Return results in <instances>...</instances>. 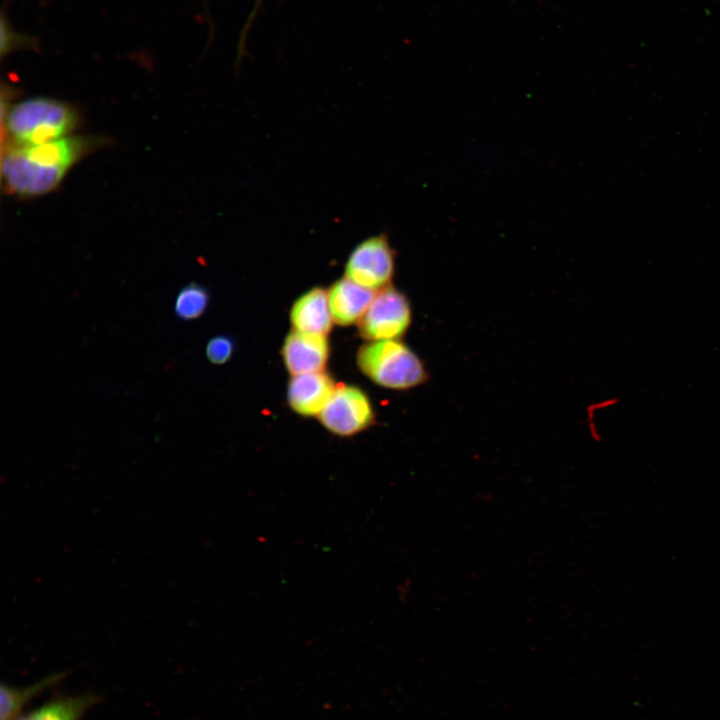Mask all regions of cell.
<instances>
[{"label":"cell","mask_w":720,"mask_h":720,"mask_svg":"<svg viewBox=\"0 0 720 720\" xmlns=\"http://www.w3.org/2000/svg\"><path fill=\"white\" fill-rule=\"evenodd\" d=\"M92 135H69L34 145H2L1 178L9 194L34 198L54 191L71 168L105 145Z\"/></svg>","instance_id":"obj_1"},{"label":"cell","mask_w":720,"mask_h":720,"mask_svg":"<svg viewBox=\"0 0 720 720\" xmlns=\"http://www.w3.org/2000/svg\"><path fill=\"white\" fill-rule=\"evenodd\" d=\"M2 131L7 144L34 145L69 135L80 121L77 109L65 101L36 96L2 110Z\"/></svg>","instance_id":"obj_2"},{"label":"cell","mask_w":720,"mask_h":720,"mask_svg":"<svg viewBox=\"0 0 720 720\" xmlns=\"http://www.w3.org/2000/svg\"><path fill=\"white\" fill-rule=\"evenodd\" d=\"M356 361L371 381L389 389H410L428 378L421 359L398 339L369 341L359 348Z\"/></svg>","instance_id":"obj_3"},{"label":"cell","mask_w":720,"mask_h":720,"mask_svg":"<svg viewBox=\"0 0 720 720\" xmlns=\"http://www.w3.org/2000/svg\"><path fill=\"white\" fill-rule=\"evenodd\" d=\"M412 319L406 296L393 286L378 290L358 322V331L367 341L393 340L405 334Z\"/></svg>","instance_id":"obj_4"},{"label":"cell","mask_w":720,"mask_h":720,"mask_svg":"<svg viewBox=\"0 0 720 720\" xmlns=\"http://www.w3.org/2000/svg\"><path fill=\"white\" fill-rule=\"evenodd\" d=\"M395 270V255L387 237L372 236L359 243L349 255L345 277L371 289L390 286Z\"/></svg>","instance_id":"obj_5"},{"label":"cell","mask_w":720,"mask_h":720,"mask_svg":"<svg viewBox=\"0 0 720 720\" xmlns=\"http://www.w3.org/2000/svg\"><path fill=\"white\" fill-rule=\"evenodd\" d=\"M375 414L366 393L356 386L338 384L319 421L331 433L349 437L374 423Z\"/></svg>","instance_id":"obj_6"},{"label":"cell","mask_w":720,"mask_h":720,"mask_svg":"<svg viewBox=\"0 0 720 720\" xmlns=\"http://www.w3.org/2000/svg\"><path fill=\"white\" fill-rule=\"evenodd\" d=\"M329 354L327 336L296 330L287 335L281 348L283 362L292 376L322 372Z\"/></svg>","instance_id":"obj_7"},{"label":"cell","mask_w":720,"mask_h":720,"mask_svg":"<svg viewBox=\"0 0 720 720\" xmlns=\"http://www.w3.org/2000/svg\"><path fill=\"white\" fill-rule=\"evenodd\" d=\"M337 385L333 378L323 371L294 375L288 384V404L301 416H319L332 398Z\"/></svg>","instance_id":"obj_8"},{"label":"cell","mask_w":720,"mask_h":720,"mask_svg":"<svg viewBox=\"0 0 720 720\" xmlns=\"http://www.w3.org/2000/svg\"><path fill=\"white\" fill-rule=\"evenodd\" d=\"M290 321L296 331L327 336L333 324L328 291L314 287L301 295L291 308Z\"/></svg>","instance_id":"obj_9"},{"label":"cell","mask_w":720,"mask_h":720,"mask_svg":"<svg viewBox=\"0 0 720 720\" xmlns=\"http://www.w3.org/2000/svg\"><path fill=\"white\" fill-rule=\"evenodd\" d=\"M375 293L347 277L334 282L328 290V299L333 321L341 326L359 322Z\"/></svg>","instance_id":"obj_10"},{"label":"cell","mask_w":720,"mask_h":720,"mask_svg":"<svg viewBox=\"0 0 720 720\" xmlns=\"http://www.w3.org/2000/svg\"><path fill=\"white\" fill-rule=\"evenodd\" d=\"M99 700L92 693L58 696L15 720H82Z\"/></svg>","instance_id":"obj_11"},{"label":"cell","mask_w":720,"mask_h":720,"mask_svg":"<svg viewBox=\"0 0 720 720\" xmlns=\"http://www.w3.org/2000/svg\"><path fill=\"white\" fill-rule=\"evenodd\" d=\"M67 676L66 671H61L45 676L39 681L24 687H15L9 684H1V710L0 720H15L19 717L22 709L36 696L43 693L50 687L55 686Z\"/></svg>","instance_id":"obj_12"},{"label":"cell","mask_w":720,"mask_h":720,"mask_svg":"<svg viewBox=\"0 0 720 720\" xmlns=\"http://www.w3.org/2000/svg\"><path fill=\"white\" fill-rule=\"evenodd\" d=\"M210 294L200 284L189 283L177 294L175 314L184 321L195 320L202 316L209 306Z\"/></svg>","instance_id":"obj_13"},{"label":"cell","mask_w":720,"mask_h":720,"mask_svg":"<svg viewBox=\"0 0 720 720\" xmlns=\"http://www.w3.org/2000/svg\"><path fill=\"white\" fill-rule=\"evenodd\" d=\"M233 352L234 342L228 336H215L206 345V357L213 364L226 363L232 357Z\"/></svg>","instance_id":"obj_14"}]
</instances>
